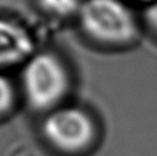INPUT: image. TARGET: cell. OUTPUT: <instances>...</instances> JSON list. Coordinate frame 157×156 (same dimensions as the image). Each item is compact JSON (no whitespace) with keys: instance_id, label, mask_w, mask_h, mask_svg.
<instances>
[{"instance_id":"6da1fadb","label":"cell","mask_w":157,"mask_h":156,"mask_svg":"<svg viewBox=\"0 0 157 156\" xmlns=\"http://www.w3.org/2000/svg\"><path fill=\"white\" fill-rule=\"evenodd\" d=\"M77 20L83 34L105 48L132 47L142 34V22L127 0H83Z\"/></svg>"},{"instance_id":"7a4b0ae2","label":"cell","mask_w":157,"mask_h":156,"mask_svg":"<svg viewBox=\"0 0 157 156\" xmlns=\"http://www.w3.org/2000/svg\"><path fill=\"white\" fill-rule=\"evenodd\" d=\"M22 88L27 104L35 111H52L70 88L64 63L52 52L35 53L22 70Z\"/></svg>"},{"instance_id":"3957f363","label":"cell","mask_w":157,"mask_h":156,"mask_svg":"<svg viewBox=\"0 0 157 156\" xmlns=\"http://www.w3.org/2000/svg\"><path fill=\"white\" fill-rule=\"evenodd\" d=\"M43 138L64 154H79L94 144L98 125L92 115L81 107H60L49 111L42 122Z\"/></svg>"},{"instance_id":"277c9868","label":"cell","mask_w":157,"mask_h":156,"mask_svg":"<svg viewBox=\"0 0 157 156\" xmlns=\"http://www.w3.org/2000/svg\"><path fill=\"white\" fill-rule=\"evenodd\" d=\"M34 51V42L24 26L0 18V68L12 66L29 60Z\"/></svg>"},{"instance_id":"5b68a950","label":"cell","mask_w":157,"mask_h":156,"mask_svg":"<svg viewBox=\"0 0 157 156\" xmlns=\"http://www.w3.org/2000/svg\"><path fill=\"white\" fill-rule=\"evenodd\" d=\"M83 0H38V4L46 13L60 18L77 17Z\"/></svg>"},{"instance_id":"8992f818","label":"cell","mask_w":157,"mask_h":156,"mask_svg":"<svg viewBox=\"0 0 157 156\" xmlns=\"http://www.w3.org/2000/svg\"><path fill=\"white\" fill-rule=\"evenodd\" d=\"M14 102L13 86L8 78L0 74V116L7 113Z\"/></svg>"},{"instance_id":"52a82bcc","label":"cell","mask_w":157,"mask_h":156,"mask_svg":"<svg viewBox=\"0 0 157 156\" xmlns=\"http://www.w3.org/2000/svg\"><path fill=\"white\" fill-rule=\"evenodd\" d=\"M143 20L148 29L157 37V0L145 7Z\"/></svg>"},{"instance_id":"ba28073f","label":"cell","mask_w":157,"mask_h":156,"mask_svg":"<svg viewBox=\"0 0 157 156\" xmlns=\"http://www.w3.org/2000/svg\"><path fill=\"white\" fill-rule=\"evenodd\" d=\"M132 2H135V3H139V4H143V5H145V7H147L148 4L153 3L155 0H132Z\"/></svg>"}]
</instances>
